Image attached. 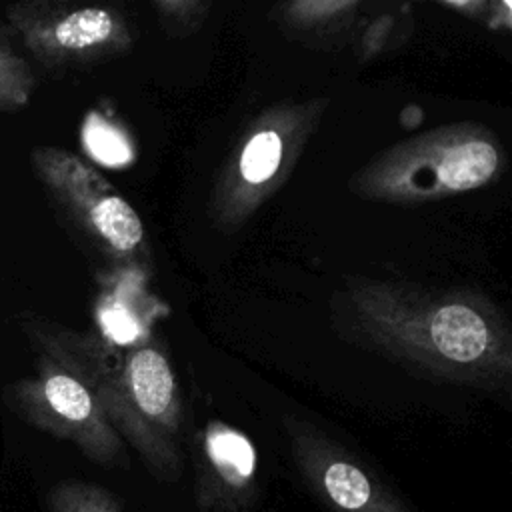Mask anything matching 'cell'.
I'll list each match as a JSON object with an SVG mask.
<instances>
[{"label":"cell","instance_id":"9","mask_svg":"<svg viewBox=\"0 0 512 512\" xmlns=\"http://www.w3.org/2000/svg\"><path fill=\"white\" fill-rule=\"evenodd\" d=\"M194 502L200 512H254L258 454L252 440L226 422H208L194 456Z\"/></svg>","mask_w":512,"mask_h":512},{"label":"cell","instance_id":"5","mask_svg":"<svg viewBox=\"0 0 512 512\" xmlns=\"http://www.w3.org/2000/svg\"><path fill=\"white\" fill-rule=\"evenodd\" d=\"M30 164L56 212L98 256L116 264L142 258V220L100 172L76 154L48 144L32 148Z\"/></svg>","mask_w":512,"mask_h":512},{"label":"cell","instance_id":"7","mask_svg":"<svg viewBox=\"0 0 512 512\" xmlns=\"http://www.w3.org/2000/svg\"><path fill=\"white\" fill-rule=\"evenodd\" d=\"M292 460L330 512H414L366 464L316 426L288 418Z\"/></svg>","mask_w":512,"mask_h":512},{"label":"cell","instance_id":"11","mask_svg":"<svg viewBox=\"0 0 512 512\" xmlns=\"http://www.w3.org/2000/svg\"><path fill=\"white\" fill-rule=\"evenodd\" d=\"M48 512H124L104 486L82 480H64L48 492Z\"/></svg>","mask_w":512,"mask_h":512},{"label":"cell","instance_id":"12","mask_svg":"<svg viewBox=\"0 0 512 512\" xmlns=\"http://www.w3.org/2000/svg\"><path fill=\"white\" fill-rule=\"evenodd\" d=\"M84 142L90 154L106 166H124L132 160V148L126 136L96 114L84 126Z\"/></svg>","mask_w":512,"mask_h":512},{"label":"cell","instance_id":"8","mask_svg":"<svg viewBox=\"0 0 512 512\" xmlns=\"http://www.w3.org/2000/svg\"><path fill=\"white\" fill-rule=\"evenodd\" d=\"M308 114L302 108L266 114L244 140L216 192V206L226 224L240 222L272 192L290 144L300 142Z\"/></svg>","mask_w":512,"mask_h":512},{"label":"cell","instance_id":"4","mask_svg":"<svg viewBox=\"0 0 512 512\" xmlns=\"http://www.w3.org/2000/svg\"><path fill=\"white\" fill-rule=\"evenodd\" d=\"M502 164L496 136L480 124H450L398 142L354 178L364 198L396 204L428 202L490 182Z\"/></svg>","mask_w":512,"mask_h":512},{"label":"cell","instance_id":"6","mask_svg":"<svg viewBox=\"0 0 512 512\" xmlns=\"http://www.w3.org/2000/svg\"><path fill=\"white\" fill-rule=\"evenodd\" d=\"M4 22L26 54L48 70L100 64L132 44L126 18L108 6L20 0L4 8Z\"/></svg>","mask_w":512,"mask_h":512},{"label":"cell","instance_id":"1","mask_svg":"<svg viewBox=\"0 0 512 512\" xmlns=\"http://www.w3.org/2000/svg\"><path fill=\"white\" fill-rule=\"evenodd\" d=\"M338 310L342 332L356 344L426 378L486 390L510 384V326L480 294L352 280Z\"/></svg>","mask_w":512,"mask_h":512},{"label":"cell","instance_id":"2","mask_svg":"<svg viewBox=\"0 0 512 512\" xmlns=\"http://www.w3.org/2000/svg\"><path fill=\"white\" fill-rule=\"evenodd\" d=\"M20 326L34 360L30 374L4 386L6 408L26 424L74 444L100 466H126L124 442L98 398L94 336L38 316H24Z\"/></svg>","mask_w":512,"mask_h":512},{"label":"cell","instance_id":"3","mask_svg":"<svg viewBox=\"0 0 512 512\" xmlns=\"http://www.w3.org/2000/svg\"><path fill=\"white\" fill-rule=\"evenodd\" d=\"M98 398L116 434L164 482L182 472V404L164 352L150 340L118 350L94 336Z\"/></svg>","mask_w":512,"mask_h":512},{"label":"cell","instance_id":"10","mask_svg":"<svg viewBox=\"0 0 512 512\" xmlns=\"http://www.w3.org/2000/svg\"><path fill=\"white\" fill-rule=\"evenodd\" d=\"M36 90V72L28 56L22 54L14 32L0 20V112H20L28 108Z\"/></svg>","mask_w":512,"mask_h":512}]
</instances>
